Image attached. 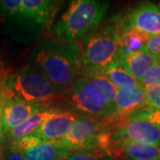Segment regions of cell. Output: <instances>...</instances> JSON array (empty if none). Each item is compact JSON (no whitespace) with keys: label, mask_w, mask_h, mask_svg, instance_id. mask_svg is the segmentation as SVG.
<instances>
[{"label":"cell","mask_w":160,"mask_h":160,"mask_svg":"<svg viewBox=\"0 0 160 160\" xmlns=\"http://www.w3.org/2000/svg\"><path fill=\"white\" fill-rule=\"evenodd\" d=\"M0 74L5 75V76L7 74V71H6V67H5V65L0 64ZM6 76H7V75H6Z\"/></svg>","instance_id":"cb8c5ba5"},{"label":"cell","mask_w":160,"mask_h":160,"mask_svg":"<svg viewBox=\"0 0 160 160\" xmlns=\"http://www.w3.org/2000/svg\"><path fill=\"white\" fill-rule=\"evenodd\" d=\"M64 160H116L108 151L102 149L74 151Z\"/></svg>","instance_id":"d6986e66"},{"label":"cell","mask_w":160,"mask_h":160,"mask_svg":"<svg viewBox=\"0 0 160 160\" xmlns=\"http://www.w3.org/2000/svg\"><path fill=\"white\" fill-rule=\"evenodd\" d=\"M146 48L133 52L126 55H122L119 58V63L130 74L140 81L149 68L158 62Z\"/></svg>","instance_id":"9a60e30c"},{"label":"cell","mask_w":160,"mask_h":160,"mask_svg":"<svg viewBox=\"0 0 160 160\" xmlns=\"http://www.w3.org/2000/svg\"><path fill=\"white\" fill-rule=\"evenodd\" d=\"M119 29H133L153 37L160 34V8L152 3H141L126 18L118 21Z\"/></svg>","instance_id":"9c48e42d"},{"label":"cell","mask_w":160,"mask_h":160,"mask_svg":"<svg viewBox=\"0 0 160 160\" xmlns=\"http://www.w3.org/2000/svg\"><path fill=\"white\" fill-rule=\"evenodd\" d=\"M56 0H22L23 15L42 33L54 19L61 5Z\"/></svg>","instance_id":"30bf717a"},{"label":"cell","mask_w":160,"mask_h":160,"mask_svg":"<svg viewBox=\"0 0 160 160\" xmlns=\"http://www.w3.org/2000/svg\"><path fill=\"white\" fill-rule=\"evenodd\" d=\"M145 92L149 108L160 110V84L146 88Z\"/></svg>","instance_id":"44dd1931"},{"label":"cell","mask_w":160,"mask_h":160,"mask_svg":"<svg viewBox=\"0 0 160 160\" xmlns=\"http://www.w3.org/2000/svg\"><path fill=\"white\" fill-rule=\"evenodd\" d=\"M158 160H160V159H158Z\"/></svg>","instance_id":"1f68e13d"},{"label":"cell","mask_w":160,"mask_h":160,"mask_svg":"<svg viewBox=\"0 0 160 160\" xmlns=\"http://www.w3.org/2000/svg\"><path fill=\"white\" fill-rule=\"evenodd\" d=\"M158 7H159V8H160V4H159V5H158Z\"/></svg>","instance_id":"f546056e"},{"label":"cell","mask_w":160,"mask_h":160,"mask_svg":"<svg viewBox=\"0 0 160 160\" xmlns=\"http://www.w3.org/2000/svg\"><path fill=\"white\" fill-rule=\"evenodd\" d=\"M103 75L114 85L118 91L130 92L142 86L139 81L134 78L119 62L107 69Z\"/></svg>","instance_id":"2e32d148"},{"label":"cell","mask_w":160,"mask_h":160,"mask_svg":"<svg viewBox=\"0 0 160 160\" xmlns=\"http://www.w3.org/2000/svg\"><path fill=\"white\" fill-rule=\"evenodd\" d=\"M122 154L126 160L160 159V146L126 142L122 145Z\"/></svg>","instance_id":"e0dca14e"},{"label":"cell","mask_w":160,"mask_h":160,"mask_svg":"<svg viewBox=\"0 0 160 160\" xmlns=\"http://www.w3.org/2000/svg\"><path fill=\"white\" fill-rule=\"evenodd\" d=\"M1 82H2V81H1ZM1 82H0V98H1Z\"/></svg>","instance_id":"f1b7e54d"},{"label":"cell","mask_w":160,"mask_h":160,"mask_svg":"<svg viewBox=\"0 0 160 160\" xmlns=\"http://www.w3.org/2000/svg\"><path fill=\"white\" fill-rule=\"evenodd\" d=\"M0 64H2V65H5L4 60H3V55H2L1 52H0Z\"/></svg>","instance_id":"484cf974"},{"label":"cell","mask_w":160,"mask_h":160,"mask_svg":"<svg viewBox=\"0 0 160 160\" xmlns=\"http://www.w3.org/2000/svg\"><path fill=\"white\" fill-rule=\"evenodd\" d=\"M2 83V82H1ZM45 106H38L26 102L16 97L7 93L1 86V98H0V142L4 143L6 134L22 124Z\"/></svg>","instance_id":"ba28073f"},{"label":"cell","mask_w":160,"mask_h":160,"mask_svg":"<svg viewBox=\"0 0 160 160\" xmlns=\"http://www.w3.org/2000/svg\"><path fill=\"white\" fill-rule=\"evenodd\" d=\"M4 151V150H3ZM1 160H7L6 159V155H5V153H3V156H2V158H1Z\"/></svg>","instance_id":"4316f807"},{"label":"cell","mask_w":160,"mask_h":160,"mask_svg":"<svg viewBox=\"0 0 160 160\" xmlns=\"http://www.w3.org/2000/svg\"><path fill=\"white\" fill-rule=\"evenodd\" d=\"M68 96L75 109L86 114L102 118L116 117L115 108L95 88L78 78Z\"/></svg>","instance_id":"52a82bcc"},{"label":"cell","mask_w":160,"mask_h":160,"mask_svg":"<svg viewBox=\"0 0 160 160\" xmlns=\"http://www.w3.org/2000/svg\"><path fill=\"white\" fill-rule=\"evenodd\" d=\"M3 153H4V151H3V146H2V144H1V142H0V160H1V158H2Z\"/></svg>","instance_id":"d4e9b609"},{"label":"cell","mask_w":160,"mask_h":160,"mask_svg":"<svg viewBox=\"0 0 160 160\" xmlns=\"http://www.w3.org/2000/svg\"><path fill=\"white\" fill-rule=\"evenodd\" d=\"M118 21L97 28L80 45L79 62L82 74H103L119 62Z\"/></svg>","instance_id":"7a4b0ae2"},{"label":"cell","mask_w":160,"mask_h":160,"mask_svg":"<svg viewBox=\"0 0 160 160\" xmlns=\"http://www.w3.org/2000/svg\"><path fill=\"white\" fill-rule=\"evenodd\" d=\"M158 61H159V62H160V60H158Z\"/></svg>","instance_id":"4dcf8cb0"},{"label":"cell","mask_w":160,"mask_h":160,"mask_svg":"<svg viewBox=\"0 0 160 160\" xmlns=\"http://www.w3.org/2000/svg\"><path fill=\"white\" fill-rule=\"evenodd\" d=\"M141 86L144 89L150 86H157L160 84V62L159 61L156 62L149 68V69L145 73L142 78L140 81Z\"/></svg>","instance_id":"ffe728a7"},{"label":"cell","mask_w":160,"mask_h":160,"mask_svg":"<svg viewBox=\"0 0 160 160\" xmlns=\"http://www.w3.org/2000/svg\"><path fill=\"white\" fill-rule=\"evenodd\" d=\"M3 76H5V75H1V74H0V82L2 81V77H3Z\"/></svg>","instance_id":"83f0119b"},{"label":"cell","mask_w":160,"mask_h":160,"mask_svg":"<svg viewBox=\"0 0 160 160\" xmlns=\"http://www.w3.org/2000/svg\"><path fill=\"white\" fill-rule=\"evenodd\" d=\"M1 86L12 96L38 106H51L65 100L69 94L52 85L38 69L29 66L6 76Z\"/></svg>","instance_id":"5b68a950"},{"label":"cell","mask_w":160,"mask_h":160,"mask_svg":"<svg viewBox=\"0 0 160 160\" xmlns=\"http://www.w3.org/2000/svg\"><path fill=\"white\" fill-rule=\"evenodd\" d=\"M149 38L148 35L133 29H119L120 56L145 48Z\"/></svg>","instance_id":"ac0fdd59"},{"label":"cell","mask_w":160,"mask_h":160,"mask_svg":"<svg viewBox=\"0 0 160 160\" xmlns=\"http://www.w3.org/2000/svg\"><path fill=\"white\" fill-rule=\"evenodd\" d=\"M116 124L117 117L77 116L69 132L60 142L72 151L102 149L109 153V134Z\"/></svg>","instance_id":"8992f818"},{"label":"cell","mask_w":160,"mask_h":160,"mask_svg":"<svg viewBox=\"0 0 160 160\" xmlns=\"http://www.w3.org/2000/svg\"><path fill=\"white\" fill-rule=\"evenodd\" d=\"M72 152L61 142H42L21 154L24 160H64Z\"/></svg>","instance_id":"4fadbf2b"},{"label":"cell","mask_w":160,"mask_h":160,"mask_svg":"<svg viewBox=\"0 0 160 160\" xmlns=\"http://www.w3.org/2000/svg\"><path fill=\"white\" fill-rule=\"evenodd\" d=\"M58 109H59L57 108H52V106L42 107L38 111H36L34 114L31 115L28 119L25 120L22 124L16 126L15 128H13L12 130L6 134L4 143L6 141H8L9 143L13 142L22 139L23 137L29 134L33 133L46 121L47 118H49L52 114L55 113Z\"/></svg>","instance_id":"5bb4252c"},{"label":"cell","mask_w":160,"mask_h":160,"mask_svg":"<svg viewBox=\"0 0 160 160\" xmlns=\"http://www.w3.org/2000/svg\"><path fill=\"white\" fill-rule=\"evenodd\" d=\"M145 48L153 57L160 60V34L150 37Z\"/></svg>","instance_id":"7402d4cb"},{"label":"cell","mask_w":160,"mask_h":160,"mask_svg":"<svg viewBox=\"0 0 160 160\" xmlns=\"http://www.w3.org/2000/svg\"><path fill=\"white\" fill-rule=\"evenodd\" d=\"M2 146H3V150L7 160H24L20 152L9 149L6 145H2Z\"/></svg>","instance_id":"603a6c76"},{"label":"cell","mask_w":160,"mask_h":160,"mask_svg":"<svg viewBox=\"0 0 160 160\" xmlns=\"http://www.w3.org/2000/svg\"><path fill=\"white\" fill-rule=\"evenodd\" d=\"M126 142L160 146V110L149 107L125 118L118 117L109 134L110 154L117 158Z\"/></svg>","instance_id":"3957f363"},{"label":"cell","mask_w":160,"mask_h":160,"mask_svg":"<svg viewBox=\"0 0 160 160\" xmlns=\"http://www.w3.org/2000/svg\"><path fill=\"white\" fill-rule=\"evenodd\" d=\"M116 117L125 118L149 108L146 92L142 86L130 92L118 91L114 101Z\"/></svg>","instance_id":"7c38bea8"},{"label":"cell","mask_w":160,"mask_h":160,"mask_svg":"<svg viewBox=\"0 0 160 160\" xmlns=\"http://www.w3.org/2000/svg\"><path fill=\"white\" fill-rule=\"evenodd\" d=\"M77 118V115L58 109L31 133L43 142H60L66 136Z\"/></svg>","instance_id":"8fae6325"},{"label":"cell","mask_w":160,"mask_h":160,"mask_svg":"<svg viewBox=\"0 0 160 160\" xmlns=\"http://www.w3.org/2000/svg\"><path fill=\"white\" fill-rule=\"evenodd\" d=\"M79 54L78 43L53 38L35 47L31 52V62L35 69L52 85L66 91L72 87L82 74Z\"/></svg>","instance_id":"6da1fadb"},{"label":"cell","mask_w":160,"mask_h":160,"mask_svg":"<svg viewBox=\"0 0 160 160\" xmlns=\"http://www.w3.org/2000/svg\"><path fill=\"white\" fill-rule=\"evenodd\" d=\"M108 3L98 0H75L53 27L57 38L78 43L99 28L106 16Z\"/></svg>","instance_id":"277c9868"}]
</instances>
